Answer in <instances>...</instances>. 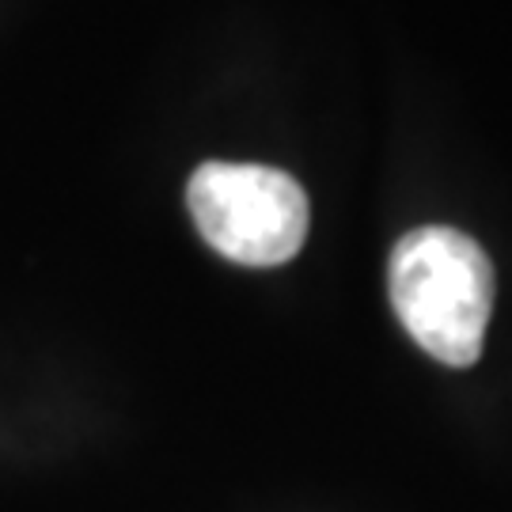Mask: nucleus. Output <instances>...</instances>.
Listing matches in <instances>:
<instances>
[{
    "mask_svg": "<svg viewBox=\"0 0 512 512\" xmlns=\"http://www.w3.org/2000/svg\"><path fill=\"white\" fill-rule=\"evenodd\" d=\"M387 289L406 334L440 365L467 368L482 357L494 266L471 236L440 224L406 232L387 262Z\"/></svg>",
    "mask_w": 512,
    "mask_h": 512,
    "instance_id": "f257e3e1",
    "label": "nucleus"
},
{
    "mask_svg": "<svg viewBox=\"0 0 512 512\" xmlns=\"http://www.w3.org/2000/svg\"><path fill=\"white\" fill-rule=\"evenodd\" d=\"M186 205L202 239L239 266H281L308 239V194L289 171L266 164H202Z\"/></svg>",
    "mask_w": 512,
    "mask_h": 512,
    "instance_id": "f03ea898",
    "label": "nucleus"
}]
</instances>
